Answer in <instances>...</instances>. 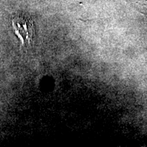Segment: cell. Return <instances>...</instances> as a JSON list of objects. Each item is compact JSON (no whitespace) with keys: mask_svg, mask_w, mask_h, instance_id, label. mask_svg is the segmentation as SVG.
<instances>
[{"mask_svg":"<svg viewBox=\"0 0 147 147\" xmlns=\"http://www.w3.org/2000/svg\"><path fill=\"white\" fill-rule=\"evenodd\" d=\"M12 26L22 43H29L32 41L34 25L32 18L25 15H16L12 19Z\"/></svg>","mask_w":147,"mask_h":147,"instance_id":"6da1fadb","label":"cell"}]
</instances>
